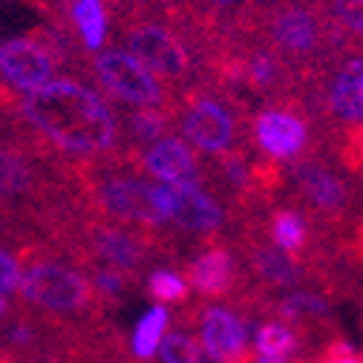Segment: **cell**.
I'll use <instances>...</instances> for the list:
<instances>
[{"instance_id": "cell-8", "label": "cell", "mask_w": 363, "mask_h": 363, "mask_svg": "<svg viewBox=\"0 0 363 363\" xmlns=\"http://www.w3.org/2000/svg\"><path fill=\"white\" fill-rule=\"evenodd\" d=\"M84 248L86 257L93 259V265H110L127 274H135L153 254L156 237L145 234L139 228H130L121 222H110V219H99L89 213L84 222Z\"/></svg>"}, {"instance_id": "cell-15", "label": "cell", "mask_w": 363, "mask_h": 363, "mask_svg": "<svg viewBox=\"0 0 363 363\" xmlns=\"http://www.w3.org/2000/svg\"><path fill=\"white\" fill-rule=\"evenodd\" d=\"M265 240L280 248L283 254H291L303 259L311 248V219L297 205H268V222H265Z\"/></svg>"}, {"instance_id": "cell-20", "label": "cell", "mask_w": 363, "mask_h": 363, "mask_svg": "<svg viewBox=\"0 0 363 363\" xmlns=\"http://www.w3.org/2000/svg\"><path fill=\"white\" fill-rule=\"evenodd\" d=\"M156 360L159 363H208L196 335L188 329H170L156 352Z\"/></svg>"}, {"instance_id": "cell-1", "label": "cell", "mask_w": 363, "mask_h": 363, "mask_svg": "<svg viewBox=\"0 0 363 363\" xmlns=\"http://www.w3.org/2000/svg\"><path fill=\"white\" fill-rule=\"evenodd\" d=\"M15 116L43 147L67 162H93L121 147L118 110L75 75L52 78L47 86L21 96Z\"/></svg>"}, {"instance_id": "cell-25", "label": "cell", "mask_w": 363, "mask_h": 363, "mask_svg": "<svg viewBox=\"0 0 363 363\" xmlns=\"http://www.w3.org/2000/svg\"><path fill=\"white\" fill-rule=\"evenodd\" d=\"M354 176H357V182H360V185H363V162H360V167L354 170Z\"/></svg>"}, {"instance_id": "cell-12", "label": "cell", "mask_w": 363, "mask_h": 363, "mask_svg": "<svg viewBox=\"0 0 363 363\" xmlns=\"http://www.w3.org/2000/svg\"><path fill=\"white\" fill-rule=\"evenodd\" d=\"M139 167L162 185H205V162L179 133L147 145L139 153Z\"/></svg>"}, {"instance_id": "cell-10", "label": "cell", "mask_w": 363, "mask_h": 363, "mask_svg": "<svg viewBox=\"0 0 363 363\" xmlns=\"http://www.w3.org/2000/svg\"><path fill=\"white\" fill-rule=\"evenodd\" d=\"M254 323L231 303H205L196 314V340L208 363H248Z\"/></svg>"}, {"instance_id": "cell-13", "label": "cell", "mask_w": 363, "mask_h": 363, "mask_svg": "<svg viewBox=\"0 0 363 363\" xmlns=\"http://www.w3.org/2000/svg\"><path fill=\"white\" fill-rule=\"evenodd\" d=\"M245 262H248V271L254 274V280L262 283L265 289H277V291L297 289L303 283V277H306L303 259H297V257L283 254L280 248H274V245L265 240V231H262V237L251 240V248L245 254Z\"/></svg>"}, {"instance_id": "cell-18", "label": "cell", "mask_w": 363, "mask_h": 363, "mask_svg": "<svg viewBox=\"0 0 363 363\" xmlns=\"http://www.w3.org/2000/svg\"><path fill=\"white\" fill-rule=\"evenodd\" d=\"M145 291L153 303L159 306H182L191 297V286L185 280V271H179L173 265H156L147 271L145 277Z\"/></svg>"}, {"instance_id": "cell-9", "label": "cell", "mask_w": 363, "mask_h": 363, "mask_svg": "<svg viewBox=\"0 0 363 363\" xmlns=\"http://www.w3.org/2000/svg\"><path fill=\"white\" fill-rule=\"evenodd\" d=\"M231 213L205 185H167V234L188 240H216L228 228Z\"/></svg>"}, {"instance_id": "cell-11", "label": "cell", "mask_w": 363, "mask_h": 363, "mask_svg": "<svg viewBox=\"0 0 363 363\" xmlns=\"http://www.w3.org/2000/svg\"><path fill=\"white\" fill-rule=\"evenodd\" d=\"M185 280L191 286V294H199L208 303L228 300L240 286V257L231 245L208 240L191 257L185 268Z\"/></svg>"}, {"instance_id": "cell-7", "label": "cell", "mask_w": 363, "mask_h": 363, "mask_svg": "<svg viewBox=\"0 0 363 363\" xmlns=\"http://www.w3.org/2000/svg\"><path fill=\"white\" fill-rule=\"evenodd\" d=\"M251 145L259 156L277 164H291L306 153L323 150L320 135H317L300 99L257 107L251 113Z\"/></svg>"}, {"instance_id": "cell-24", "label": "cell", "mask_w": 363, "mask_h": 363, "mask_svg": "<svg viewBox=\"0 0 363 363\" xmlns=\"http://www.w3.org/2000/svg\"><path fill=\"white\" fill-rule=\"evenodd\" d=\"M35 326L32 323H26V320H15L12 326H9V340L12 343H18V346H32L35 343Z\"/></svg>"}, {"instance_id": "cell-21", "label": "cell", "mask_w": 363, "mask_h": 363, "mask_svg": "<svg viewBox=\"0 0 363 363\" xmlns=\"http://www.w3.org/2000/svg\"><path fill=\"white\" fill-rule=\"evenodd\" d=\"M86 277H89V286H93L96 300H104V303L124 300L130 291V283H133V274L110 268V265H93V271H89Z\"/></svg>"}, {"instance_id": "cell-14", "label": "cell", "mask_w": 363, "mask_h": 363, "mask_svg": "<svg viewBox=\"0 0 363 363\" xmlns=\"http://www.w3.org/2000/svg\"><path fill=\"white\" fill-rule=\"evenodd\" d=\"M303 352V332L280 317H268L251 329L248 363H297Z\"/></svg>"}, {"instance_id": "cell-2", "label": "cell", "mask_w": 363, "mask_h": 363, "mask_svg": "<svg viewBox=\"0 0 363 363\" xmlns=\"http://www.w3.org/2000/svg\"><path fill=\"white\" fill-rule=\"evenodd\" d=\"M222 15L237 38L265 43L300 81L340 52H354L317 0H245Z\"/></svg>"}, {"instance_id": "cell-26", "label": "cell", "mask_w": 363, "mask_h": 363, "mask_svg": "<svg viewBox=\"0 0 363 363\" xmlns=\"http://www.w3.org/2000/svg\"><path fill=\"white\" fill-rule=\"evenodd\" d=\"M216 4H219V6H225V4H228V0H216Z\"/></svg>"}, {"instance_id": "cell-17", "label": "cell", "mask_w": 363, "mask_h": 363, "mask_svg": "<svg viewBox=\"0 0 363 363\" xmlns=\"http://www.w3.org/2000/svg\"><path fill=\"white\" fill-rule=\"evenodd\" d=\"M332 314V306L323 294H317L311 289H286L280 294V300L274 303V317H280L283 323H291L297 329H303L306 323L314 320H326Z\"/></svg>"}, {"instance_id": "cell-22", "label": "cell", "mask_w": 363, "mask_h": 363, "mask_svg": "<svg viewBox=\"0 0 363 363\" xmlns=\"http://www.w3.org/2000/svg\"><path fill=\"white\" fill-rule=\"evenodd\" d=\"M335 159H337L349 173H354V170L360 167V162H363V124H357V127H352L349 133H343V139H340V145H337V150H335Z\"/></svg>"}, {"instance_id": "cell-3", "label": "cell", "mask_w": 363, "mask_h": 363, "mask_svg": "<svg viewBox=\"0 0 363 363\" xmlns=\"http://www.w3.org/2000/svg\"><path fill=\"white\" fill-rule=\"evenodd\" d=\"M176 133L196 153L219 156L251 142V107L228 89L196 81L173 96Z\"/></svg>"}, {"instance_id": "cell-23", "label": "cell", "mask_w": 363, "mask_h": 363, "mask_svg": "<svg viewBox=\"0 0 363 363\" xmlns=\"http://www.w3.org/2000/svg\"><path fill=\"white\" fill-rule=\"evenodd\" d=\"M311 363H363V357H360L357 352H352L349 343H335L332 352H326L323 357H317V360H311Z\"/></svg>"}, {"instance_id": "cell-5", "label": "cell", "mask_w": 363, "mask_h": 363, "mask_svg": "<svg viewBox=\"0 0 363 363\" xmlns=\"http://www.w3.org/2000/svg\"><path fill=\"white\" fill-rule=\"evenodd\" d=\"M18 297L23 306L52 317H75L96 303L86 271L55 254L21 257Z\"/></svg>"}, {"instance_id": "cell-4", "label": "cell", "mask_w": 363, "mask_h": 363, "mask_svg": "<svg viewBox=\"0 0 363 363\" xmlns=\"http://www.w3.org/2000/svg\"><path fill=\"white\" fill-rule=\"evenodd\" d=\"M289 185L294 188V205L323 225H340L363 205V185L332 153L314 150L289 164Z\"/></svg>"}, {"instance_id": "cell-16", "label": "cell", "mask_w": 363, "mask_h": 363, "mask_svg": "<svg viewBox=\"0 0 363 363\" xmlns=\"http://www.w3.org/2000/svg\"><path fill=\"white\" fill-rule=\"evenodd\" d=\"M173 329V314L167 306H147L139 317H135V323L127 335V349L135 360H142V363H150L156 360V352L162 346V340L167 337V332Z\"/></svg>"}, {"instance_id": "cell-19", "label": "cell", "mask_w": 363, "mask_h": 363, "mask_svg": "<svg viewBox=\"0 0 363 363\" xmlns=\"http://www.w3.org/2000/svg\"><path fill=\"white\" fill-rule=\"evenodd\" d=\"M329 21L346 32L352 50L363 52V0H317Z\"/></svg>"}, {"instance_id": "cell-6", "label": "cell", "mask_w": 363, "mask_h": 363, "mask_svg": "<svg viewBox=\"0 0 363 363\" xmlns=\"http://www.w3.org/2000/svg\"><path fill=\"white\" fill-rule=\"evenodd\" d=\"M84 75L96 84L101 96L121 107H142V110H173V89L153 75L142 61L130 52L110 47L89 55L84 64Z\"/></svg>"}]
</instances>
